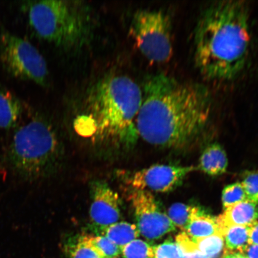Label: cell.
Returning a JSON list of instances; mask_svg holds the SVG:
<instances>
[{
	"label": "cell",
	"instance_id": "6da1fadb",
	"mask_svg": "<svg viewBox=\"0 0 258 258\" xmlns=\"http://www.w3.org/2000/svg\"><path fill=\"white\" fill-rule=\"evenodd\" d=\"M136 118L138 136L164 147H185L211 117L212 99L202 84L182 83L164 74L148 77Z\"/></svg>",
	"mask_w": 258,
	"mask_h": 258
},
{
	"label": "cell",
	"instance_id": "7a4b0ae2",
	"mask_svg": "<svg viewBox=\"0 0 258 258\" xmlns=\"http://www.w3.org/2000/svg\"><path fill=\"white\" fill-rule=\"evenodd\" d=\"M246 2L222 1L202 13L195 35V59L202 75L209 80L236 78L247 63L251 34Z\"/></svg>",
	"mask_w": 258,
	"mask_h": 258
},
{
	"label": "cell",
	"instance_id": "3957f363",
	"mask_svg": "<svg viewBox=\"0 0 258 258\" xmlns=\"http://www.w3.org/2000/svg\"><path fill=\"white\" fill-rule=\"evenodd\" d=\"M143 90L133 80L108 74L96 82L86 98L88 115L80 122L99 138L126 144H134L138 134L134 120L143 101Z\"/></svg>",
	"mask_w": 258,
	"mask_h": 258
},
{
	"label": "cell",
	"instance_id": "277c9868",
	"mask_svg": "<svg viewBox=\"0 0 258 258\" xmlns=\"http://www.w3.org/2000/svg\"><path fill=\"white\" fill-rule=\"evenodd\" d=\"M27 8L35 33L57 47L77 49L91 38V11L83 2L46 0L28 3Z\"/></svg>",
	"mask_w": 258,
	"mask_h": 258
},
{
	"label": "cell",
	"instance_id": "5b68a950",
	"mask_svg": "<svg viewBox=\"0 0 258 258\" xmlns=\"http://www.w3.org/2000/svg\"><path fill=\"white\" fill-rule=\"evenodd\" d=\"M58 149L52 127L46 121L35 119L16 132L7 153L10 169L22 179H39L52 169Z\"/></svg>",
	"mask_w": 258,
	"mask_h": 258
},
{
	"label": "cell",
	"instance_id": "8992f818",
	"mask_svg": "<svg viewBox=\"0 0 258 258\" xmlns=\"http://www.w3.org/2000/svg\"><path fill=\"white\" fill-rule=\"evenodd\" d=\"M137 46L151 62H168L173 54L172 21L161 10H139L131 23Z\"/></svg>",
	"mask_w": 258,
	"mask_h": 258
},
{
	"label": "cell",
	"instance_id": "52a82bcc",
	"mask_svg": "<svg viewBox=\"0 0 258 258\" xmlns=\"http://www.w3.org/2000/svg\"><path fill=\"white\" fill-rule=\"evenodd\" d=\"M0 57L6 70L16 78L45 86L48 72L46 60L30 41L4 32L0 37Z\"/></svg>",
	"mask_w": 258,
	"mask_h": 258
},
{
	"label": "cell",
	"instance_id": "ba28073f",
	"mask_svg": "<svg viewBox=\"0 0 258 258\" xmlns=\"http://www.w3.org/2000/svg\"><path fill=\"white\" fill-rule=\"evenodd\" d=\"M137 227L140 235L150 240L160 239L175 231L176 227L168 215L161 212L152 194L144 190H135L131 196Z\"/></svg>",
	"mask_w": 258,
	"mask_h": 258
},
{
	"label": "cell",
	"instance_id": "9c48e42d",
	"mask_svg": "<svg viewBox=\"0 0 258 258\" xmlns=\"http://www.w3.org/2000/svg\"><path fill=\"white\" fill-rule=\"evenodd\" d=\"M195 170L192 166L156 164L135 172L129 183L135 190L167 192L181 185L185 176Z\"/></svg>",
	"mask_w": 258,
	"mask_h": 258
},
{
	"label": "cell",
	"instance_id": "30bf717a",
	"mask_svg": "<svg viewBox=\"0 0 258 258\" xmlns=\"http://www.w3.org/2000/svg\"><path fill=\"white\" fill-rule=\"evenodd\" d=\"M90 216L100 228L116 223L120 218L119 197L105 183L98 182L94 186Z\"/></svg>",
	"mask_w": 258,
	"mask_h": 258
},
{
	"label": "cell",
	"instance_id": "8fae6325",
	"mask_svg": "<svg viewBox=\"0 0 258 258\" xmlns=\"http://www.w3.org/2000/svg\"><path fill=\"white\" fill-rule=\"evenodd\" d=\"M258 218V203L244 201L230 206L217 218L219 226L234 225L249 226Z\"/></svg>",
	"mask_w": 258,
	"mask_h": 258
},
{
	"label": "cell",
	"instance_id": "7c38bea8",
	"mask_svg": "<svg viewBox=\"0 0 258 258\" xmlns=\"http://www.w3.org/2000/svg\"><path fill=\"white\" fill-rule=\"evenodd\" d=\"M228 159L223 148L218 144L209 145L200 159L199 167L211 176L222 175L227 170Z\"/></svg>",
	"mask_w": 258,
	"mask_h": 258
},
{
	"label": "cell",
	"instance_id": "4fadbf2b",
	"mask_svg": "<svg viewBox=\"0 0 258 258\" xmlns=\"http://www.w3.org/2000/svg\"><path fill=\"white\" fill-rule=\"evenodd\" d=\"M219 232L223 237L227 254H243L249 246V225L219 226Z\"/></svg>",
	"mask_w": 258,
	"mask_h": 258
},
{
	"label": "cell",
	"instance_id": "5bb4252c",
	"mask_svg": "<svg viewBox=\"0 0 258 258\" xmlns=\"http://www.w3.org/2000/svg\"><path fill=\"white\" fill-rule=\"evenodd\" d=\"M183 232L195 241L219 233L217 218L198 208Z\"/></svg>",
	"mask_w": 258,
	"mask_h": 258
},
{
	"label": "cell",
	"instance_id": "9a60e30c",
	"mask_svg": "<svg viewBox=\"0 0 258 258\" xmlns=\"http://www.w3.org/2000/svg\"><path fill=\"white\" fill-rule=\"evenodd\" d=\"M21 102L8 91H0V128L8 129L18 121L22 114Z\"/></svg>",
	"mask_w": 258,
	"mask_h": 258
},
{
	"label": "cell",
	"instance_id": "2e32d148",
	"mask_svg": "<svg viewBox=\"0 0 258 258\" xmlns=\"http://www.w3.org/2000/svg\"><path fill=\"white\" fill-rule=\"evenodd\" d=\"M101 229L104 236L109 238L121 249L131 241L137 239L140 235L137 225L127 222H117Z\"/></svg>",
	"mask_w": 258,
	"mask_h": 258
},
{
	"label": "cell",
	"instance_id": "e0dca14e",
	"mask_svg": "<svg viewBox=\"0 0 258 258\" xmlns=\"http://www.w3.org/2000/svg\"><path fill=\"white\" fill-rule=\"evenodd\" d=\"M198 249L208 258H223L227 254L223 237L215 234L195 241Z\"/></svg>",
	"mask_w": 258,
	"mask_h": 258
},
{
	"label": "cell",
	"instance_id": "ac0fdd59",
	"mask_svg": "<svg viewBox=\"0 0 258 258\" xmlns=\"http://www.w3.org/2000/svg\"><path fill=\"white\" fill-rule=\"evenodd\" d=\"M80 240L94 247L104 258L117 257L121 253V248L104 235H85Z\"/></svg>",
	"mask_w": 258,
	"mask_h": 258
},
{
	"label": "cell",
	"instance_id": "d6986e66",
	"mask_svg": "<svg viewBox=\"0 0 258 258\" xmlns=\"http://www.w3.org/2000/svg\"><path fill=\"white\" fill-rule=\"evenodd\" d=\"M198 209L183 203H175L169 209L168 217L175 227L184 230Z\"/></svg>",
	"mask_w": 258,
	"mask_h": 258
},
{
	"label": "cell",
	"instance_id": "ffe728a7",
	"mask_svg": "<svg viewBox=\"0 0 258 258\" xmlns=\"http://www.w3.org/2000/svg\"><path fill=\"white\" fill-rule=\"evenodd\" d=\"M124 258H154V246L141 239H135L121 249Z\"/></svg>",
	"mask_w": 258,
	"mask_h": 258
},
{
	"label": "cell",
	"instance_id": "44dd1931",
	"mask_svg": "<svg viewBox=\"0 0 258 258\" xmlns=\"http://www.w3.org/2000/svg\"><path fill=\"white\" fill-rule=\"evenodd\" d=\"M246 200V194L241 183L236 182L229 185L222 191V205L225 210Z\"/></svg>",
	"mask_w": 258,
	"mask_h": 258
},
{
	"label": "cell",
	"instance_id": "7402d4cb",
	"mask_svg": "<svg viewBox=\"0 0 258 258\" xmlns=\"http://www.w3.org/2000/svg\"><path fill=\"white\" fill-rule=\"evenodd\" d=\"M183 251L175 240H167L154 246V258H182Z\"/></svg>",
	"mask_w": 258,
	"mask_h": 258
},
{
	"label": "cell",
	"instance_id": "603a6c76",
	"mask_svg": "<svg viewBox=\"0 0 258 258\" xmlns=\"http://www.w3.org/2000/svg\"><path fill=\"white\" fill-rule=\"evenodd\" d=\"M247 201L258 203V172H249L241 182Z\"/></svg>",
	"mask_w": 258,
	"mask_h": 258
},
{
	"label": "cell",
	"instance_id": "cb8c5ba5",
	"mask_svg": "<svg viewBox=\"0 0 258 258\" xmlns=\"http://www.w3.org/2000/svg\"><path fill=\"white\" fill-rule=\"evenodd\" d=\"M70 258H104L94 247L80 239L70 252Z\"/></svg>",
	"mask_w": 258,
	"mask_h": 258
},
{
	"label": "cell",
	"instance_id": "d4e9b609",
	"mask_svg": "<svg viewBox=\"0 0 258 258\" xmlns=\"http://www.w3.org/2000/svg\"><path fill=\"white\" fill-rule=\"evenodd\" d=\"M249 244L258 245V222L249 225Z\"/></svg>",
	"mask_w": 258,
	"mask_h": 258
},
{
	"label": "cell",
	"instance_id": "484cf974",
	"mask_svg": "<svg viewBox=\"0 0 258 258\" xmlns=\"http://www.w3.org/2000/svg\"><path fill=\"white\" fill-rule=\"evenodd\" d=\"M243 254L246 258H258V245L249 244Z\"/></svg>",
	"mask_w": 258,
	"mask_h": 258
},
{
	"label": "cell",
	"instance_id": "4316f807",
	"mask_svg": "<svg viewBox=\"0 0 258 258\" xmlns=\"http://www.w3.org/2000/svg\"><path fill=\"white\" fill-rule=\"evenodd\" d=\"M182 258H208L198 249L188 251H183Z\"/></svg>",
	"mask_w": 258,
	"mask_h": 258
},
{
	"label": "cell",
	"instance_id": "83f0119b",
	"mask_svg": "<svg viewBox=\"0 0 258 258\" xmlns=\"http://www.w3.org/2000/svg\"><path fill=\"white\" fill-rule=\"evenodd\" d=\"M223 258H246L243 254L240 253H228Z\"/></svg>",
	"mask_w": 258,
	"mask_h": 258
},
{
	"label": "cell",
	"instance_id": "f1b7e54d",
	"mask_svg": "<svg viewBox=\"0 0 258 258\" xmlns=\"http://www.w3.org/2000/svg\"><path fill=\"white\" fill-rule=\"evenodd\" d=\"M111 258H118V257H111Z\"/></svg>",
	"mask_w": 258,
	"mask_h": 258
}]
</instances>
